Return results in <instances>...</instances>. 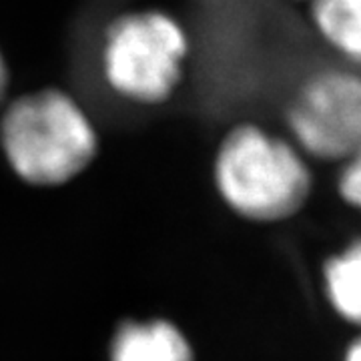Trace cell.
<instances>
[{
  "mask_svg": "<svg viewBox=\"0 0 361 361\" xmlns=\"http://www.w3.org/2000/svg\"><path fill=\"white\" fill-rule=\"evenodd\" d=\"M0 147L20 179L54 187L89 167L99 139L71 94L42 89L23 94L6 109L0 121Z\"/></svg>",
  "mask_w": 361,
  "mask_h": 361,
  "instance_id": "cell-1",
  "label": "cell"
},
{
  "mask_svg": "<svg viewBox=\"0 0 361 361\" xmlns=\"http://www.w3.org/2000/svg\"><path fill=\"white\" fill-rule=\"evenodd\" d=\"M215 183L235 213L251 221H279L297 213L311 191V175L289 142L257 125H239L221 141Z\"/></svg>",
  "mask_w": 361,
  "mask_h": 361,
  "instance_id": "cell-2",
  "label": "cell"
},
{
  "mask_svg": "<svg viewBox=\"0 0 361 361\" xmlns=\"http://www.w3.org/2000/svg\"><path fill=\"white\" fill-rule=\"evenodd\" d=\"M187 51V35L171 14H123L104 35V75L121 97L135 103H161L180 82Z\"/></svg>",
  "mask_w": 361,
  "mask_h": 361,
  "instance_id": "cell-3",
  "label": "cell"
},
{
  "mask_svg": "<svg viewBox=\"0 0 361 361\" xmlns=\"http://www.w3.org/2000/svg\"><path fill=\"white\" fill-rule=\"evenodd\" d=\"M299 147L323 161H345L361 147V77L331 68L310 77L287 106Z\"/></svg>",
  "mask_w": 361,
  "mask_h": 361,
  "instance_id": "cell-4",
  "label": "cell"
},
{
  "mask_svg": "<svg viewBox=\"0 0 361 361\" xmlns=\"http://www.w3.org/2000/svg\"><path fill=\"white\" fill-rule=\"evenodd\" d=\"M109 361H193V348L167 319H129L113 334Z\"/></svg>",
  "mask_w": 361,
  "mask_h": 361,
  "instance_id": "cell-5",
  "label": "cell"
},
{
  "mask_svg": "<svg viewBox=\"0 0 361 361\" xmlns=\"http://www.w3.org/2000/svg\"><path fill=\"white\" fill-rule=\"evenodd\" d=\"M311 18L337 52L361 65V0H311Z\"/></svg>",
  "mask_w": 361,
  "mask_h": 361,
  "instance_id": "cell-6",
  "label": "cell"
},
{
  "mask_svg": "<svg viewBox=\"0 0 361 361\" xmlns=\"http://www.w3.org/2000/svg\"><path fill=\"white\" fill-rule=\"evenodd\" d=\"M325 291L345 322L361 327V239L325 263Z\"/></svg>",
  "mask_w": 361,
  "mask_h": 361,
  "instance_id": "cell-7",
  "label": "cell"
},
{
  "mask_svg": "<svg viewBox=\"0 0 361 361\" xmlns=\"http://www.w3.org/2000/svg\"><path fill=\"white\" fill-rule=\"evenodd\" d=\"M345 161L339 177V193L349 205L361 209V147Z\"/></svg>",
  "mask_w": 361,
  "mask_h": 361,
  "instance_id": "cell-8",
  "label": "cell"
},
{
  "mask_svg": "<svg viewBox=\"0 0 361 361\" xmlns=\"http://www.w3.org/2000/svg\"><path fill=\"white\" fill-rule=\"evenodd\" d=\"M345 361H361V336L349 345Z\"/></svg>",
  "mask_w": 361,
  "mask_h": 361,
  "instance_id": "cell-9",
  "label": "cell"
},
{
  "mask_svg": "<svg viewBox=\"0 0 361 361\" xmlns=\"http://www.w3.org/2000/svg\"><path fill=\"white\" fill-rule=\"evenodd\" d=\"M4 89H6V65H4V59L0 54V99L4 94Z\"/></svg>",
  "mask_w": 361,
  "mask_h": 361,
  "instance_id": "cell-10",
  "label": "cell"
}]
</instances>
